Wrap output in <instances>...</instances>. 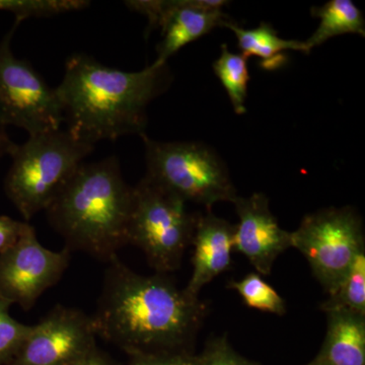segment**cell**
I'll use <instances>...</instances> for the list:
<instances>
[{
    "instance_id": "obj_1",
    "label": "cell",
    "mask_w": 365,
    "mask_h": 365,
    "mask_svg": "<svg viewBox=\"0 0 365 365\" xmlns=\"http://www.w3.org/2000/svg\"><path fill=\"white\" fill-rule=\"evenodd\" d=\"M93 314L97 335L128 353L185 351L207 307L167 274L141 275L115 257L108 262Z\"/></svg>"
},
{
    "instance_id": "obj_2",
    "label": "cell",
    "mask_w": 365,
    "mask_h": 365,
    "mask_svg": "<svg viewBox=\"0 0 365 365\" xmlns=\"http://www.w3.org/2000/svg\"><path fill=\"white\" fill-rule=\"evenodd\" d=\"M169 67L153 63L127 72L103 66L86 54H74L56 91L67 132L95 145L101 140L145 134L148 105L170 86Z\"/></svg>"
},
{
    "instance_id": "obj_3",
    "label": "cell",
    "mask_w": 365,
    "mask_h": 365,
    "mask_svg": "<svg viewBox=\"0 0 365 365\" xmlns=\"http://www.w3.org/2000/svg\"><path fill=\"white\" fill-rule=\"evenodd\" d=\"M132 197L117 158H107L83 163L45 212L71 253L108 263L128 245Z\"/></svg>"
},
{
    "instance_id": "obj_4",
    "label": "cell",
    "mask_w": 365,
    "mask_h": 365,
    "mask_svg": "<svg viewBox=\"0 0 365 365\" xmlns=\"http://www.w3.org/2000/svg\"><path fill=\"white\" fill-rule=\"evenodd\" d=\"M66 130L29 136L16 144L11 168L4 180V191L26 220L45 211L93 151Z\"/></svg>"
},
{
    "instance_id": "obj_5",
    "label": "cell",
    "mask_w": 365,
    "mask_h": 365,
    "mask_svg": "<svg viewBox=\"0 0 365 365\" xmlns=\"http://www.w3.org/2000/svg\"><path fill=\"white\" fill-rule=\"evenodd\" d=\"M198 216L180 197L144 177L133 187L128 244L143 252L155 272H174L191 245Z\"/></svg>"
},
{
    "instance_id": "obj_6",
    "label": "cell",
    "mask_w": 365,
    "mask_h": 365,
    "mask_svg": "<svg viewBox=\"0 0 365 365\" xmlns=\"http://www.w3.org/2000/svg\"><path fill=\"white\" fill-rule=\"evenodd\" d=\"M145 178L182 199L210 210L217 202H234L237 198L230 173L222 158L207 145L199 143H162L146 134Z\"/></svg>"
},
{
    "instance_id": "obj_7",
    "label": "cell",
    "mask_w": 365,
    "mask_h": 365,
    "mask_svg": "<svg viewBox=\"0 0 365 365\" xmlns=\"http://www.w3.org/2000/svg\"><path fill=\"white\" fill-rule=\"evenodd\" d=\"M292 245L304 255L327 294H333L365 251L361 217L351 207L322 209L304 216L292 232Z\"/></svg>"
},
{
    "instance_id": "obj_8",
    "label": "cell",
    "mask_w": 365,
    "mask_h": 365,
    "mask_svg": "<svg viewBox=\"0 0 365 365\" xmlns=\"http://www.w3.org/2000/svg\"><path fill=\"white\" fill-rule=\"evenodd\" d=\"M18 25L0 41V127H19L29 136L60 130L64 118L56 88L11 50Z\"/></svg>"
},
{
    "instance_id": "obj_9",
    "label": "cell",
    "mask_w": 365,
    "mask_h": 365,
    "mask_svg": "<svg viewBox=\"0 0 365 365\" xmlns=\"http://www.w3.org/2000/svg\"><path fill=\"white\" fill-rule=\"evenodd\" d=\"M71 252L51 251L41 245L28 223L19 241L0 253V299L30 311L46 290L59 282Z\"/></svg>"
},
{
    "instance_id": "obj_10",
    "label": "cell",
    "mask_w": 365,
    "mask_h": 365,
    "mask_svg": "<svg viewBox=\"0 0 365 365\" xmlns=\"http://www.w3.org/2000/svg\"><path fill=\"white\" fill-rule=\"evenodd\" d=\"M230 4L222 0H133L125 1L130 11L143 14L148 32L160 29L163 39L153 63L165 66L185 46L200 39L215 28H225L232 19L223 13Z\"/></svg>"
},
{
    "instance_id": "obj_11",
    "label": "cell",
    "mask_w": 365,
    "mask_h": 365,
    "mask_svg": "<svg viewBox=\"0 0 365 365\" xmlns=\"http://www.w3.org/2000/svg\"><path fill=\"white\" fill-rule=\"evenodd\" d=\"M93 317L74 307H53L6 365H69L97 347Z\"/></svg>"
},
{
    "instance_id": "obj_12",
    "label": "cell",
    "mask_w": 365,
    "mask_h": 365,
    "mask_svg": "<svg viewBox=\"0 0 365 365\" xmlns=\"http://www.w3.org/2000/svg\"><path fill=\"white\" fill-rule=\"evenodd\" d=\"M232 203L240 220L235 225L234 251L244 255L257 272L269 275L276 259L292 248V232L278 225L265 194L237 196Z\"/></svg>"
},
{
    "instance_id": "obj_13",
    "label": "cell",
    "mask_w": 365,
    "mask_h": 365,
    "mask_svg": "<svg viewBox=\"0 0 365 365\" xmlns=\"http://www.w3.org/2000/svg\"><path fill=\"white\" fill-rule=\"evenodd\" d=\"M235 225L210 210L199 215L191 244L194 246L193 273L187 292L199 297L201 289L232 267Z\"/></svg>"
},
{
    "instance_id": "obj_14",
    "label": "cell",
    "mask_w": 365,
    "mask_h": 365,
    "mask_svg": "<svg viewBox=\"0 0 365 365\" xmlns=\"http://www.w3.org/2000/svg\"><path fill=\"white\" fill-rule=\"evenodd\" d=\"M327 333L316 361L323 365H365V316L328 312Z\"/></svg>"
},
{
    "instance_id": "obj_15",
    "label": "cell",
    "mask_w": 365,
    "mask_h": 365,
    "mask_svg": "<svg viewBox=\"0 0 365 365\" xmlns=\"http://www.w3.org/2000/svg\"><path fill=\"white\" fill-rule=\"evenodd\" d=\"M225 28L235 33L242 54L247 58L250 56L259 57L263 60L265 68L279 67L283 61L282 52L288 50L306 54L309 53L304 42L282 39L270 24L264 21L257 28L244 29L232 21Z\"/></svg>"
},
{
    "instance_id": "obj_16",
    "label": "cell",
    "mask_w": 365,
    "mask_h": 365,
    "mask_svg": "<svg viewBox=\"0 0 365 365\" xmlns=\"http://www.w3.org/2000/svg\"><path fill=\"white\" fill-rule=\"evenodd\" d=\"M311 13L321 21L313 35L304 41L309 52L331 38L344 34L365 36L364 14L351 0H330L323 6L313 7Z\"/></svg>"
},
{
    "instance_id": "obj_17",
    "label": "cell",
    "mask_w": 365,
    "mask_h": 365,
    "mask_svg": "<svg viewBox=\"0 0 365 365\" xmlns=\"http://www.w3.org/2000/svg\"><path fill=\"white\" fill-rule=\"evenodd\" d=\"M213 71L227 91L235 112L239 115L246 113L245 103L250 81L247 57L230 52L227 44H222V54L213 63Z\"/></svg>"
},
{
    "instance_id": "obj_18",
    "label": "cell",
    "mask_w": 365,
    "mask_h": 365,
    "mask_svg": "<svg viewBox=\"0 0 365 365\" xmlns=\"http://www.w3.org/2000/svg\"><path fill=\"white\" fill-rule=\"evenodd\" d=\"M319 309L325 313L347 311L365 316V251L357 256L339 287Z\"/></svg>"
},
{
    "instance_id": "obj_19",
    "label": "cell",
    "mask_w": 365,
    "mask_h": 365,
    "mask_svg": "<svg viewBox=\"0 0 365 365\" xmlns=\"http://www.w3.org/2000/svg\"><path fill=\"white\" fill-rule=\"evenodd\" d=\"M228 287L241 295L245 304L252 309L277 316L287 313L284 300L259 274L252 273L241 280L230 281Z\"/></svg>"
},
{
    "instance_id": "obj_20",
    "label": "cell",
    "mask_w": 365,
    "mask_h": 365,
    "mask_svg": "<svg viewBox=\"0 0 365 365\" xmlns=\"http://www.w3.org/2000/svg\"><path fill=\"white\" fill-rule=\"evenodd\" d=\"M11 306L9 300L0 299V365H6L14 359L33 328L11 316Z\"/></svg>"
},
{
    "instance_id": "obj_21",
    "label": "cell",
    "mask_w": 365,
    "mask_h": 365,
    "mask_svg": "<svg viewBox=\"0 0 365 365\" xmlns=\"http://www.w3.org/2000/svg\"><path fill=\"white\" fill-rule=\"evenodd\" d=\"M62 0H0V11L16 16V21L29 18H47L66 13Z\"/></svg>"
},
{
    "instance_id": "obj_22",
    "label": "cell",
    "mask_w": 365,
    "mask_h": 365,
    "mask_svg": "<svg viewBox=\"0 0 365 365\" xmlns=\"http://www.w3.org/2000/svg\"><path fill=\"white\" fill-rule=\"evenodd\" d=\"M198 365H260L242 356L228 343L225 336L210 340L198 355Z\"/></svg>"
},
{
    "instance_id": "obj_23",
    "label": "cell",
    "mask_w": 365,
    "mask_h": 365,
    "mask_svg": "<svg viewBox=\"0 0 365 365\" xmlns=\"http://www.w3.org/2000/svg\"><path fill=\"white\" fill-rule=\"evenodd\" d=\"M129 365H198V355L185 351L140 353L130 355Z\"/></svg>"
},
{
    "instance_id": "obj_24",
    "label": "cell",
    "mask_w": 365,
    "mask_h": 365,
    "mask_svg": "<svg viewBox=\"0 0 365 365\" xmlns=\"http://www.w3.org/2000/svg\"><path fill=\"white\" fill-rule=\"evenodd\" d=\"M28 225L6 215H0V253L11 248L20 239Z\"/></svg>"
},
{
    "instance_id": "obj_25",
    "label": "cell",
    "mask_w": 365,
    "mask_h": 365,
    "mask_svg": "<svg viewBox=\"0 0 365 365\" xmlns=\"http://www.w3.org/2000/svg\"><path fill=\"white\" fill-rule=\"evenodd\" d=\"M69 365H117L107 353L97 347Z\"/></svg>"
},
{
    "instance_id": "obj_26",
    "label": "cell",
    "mask_w": 365,
    "mask_h": 365,
    "mask_svg": "<svg viewBox=\"0 0 365 365\" xmlns=\"http://www.w3.org/2000/svg\"><path fill=\"white\" fill-rule=\"evenodd\" d=\"M16 144L7 135L6 129L0 127V157L4 155H9L13 153Z\"/></svg>"
},
{
    "instance_id": "obj_27",
    "label": "cell",
    "mask_w": 365,
    "mask_h": 365,
    "mask_svg": "<svg viewBox=\"0 0 365 365\" xmlns=\"http://www.w3.org/2000/svg\"><path fill=\"white\" fill-rule=\"evenodd\" d=\"M307 365H323V364H319L318 361H316V360L314 359L313 361L309 362V364H307Z\"/></svg>"
}]
</instances>
